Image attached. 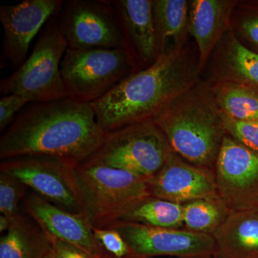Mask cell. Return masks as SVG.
<instances>
[{"label": "cell", "instance_id": "6da1fadb", "mask_svg": "<svg viewBox=\"0 0 258 258\" xmlns=\"http://www.w3.org/2000/svg\"><path fill=\"white\" fill-rule=\"evenodd\" d=\"M105 136L91 103L71 96L33 103L2 134L0 159L47 156L77 165L99 149Z\"/></svg>", "mask_w": 258, "mask_h": 258}, {"label": "cell", "instance_id": "7a4b0ae2", "mask_svg": "<svg viewBox=\"0 0 258 258\" xmlns=\"http://www.w3.org/2000/svg\"><path fill=\"white\" fill-rule=\"evenodd\" d=\"M200 80L198 47L187 42L177 52L161 55L150 67L134 73L92 102L105 133L152 120Z\"/></svg>", "mask_w": 258, "mask_h": 258}, {"label": "cell", "instance_id": "3957f363", "mask_svg": "<svg viewBox=\"0 0 258 258\" xmlns=\"http://www.w3.org/2000/svg\"><path fill=\"white\" fill-rule=\"evenodd\" d=\"M172 152L186 162L213 171L226 132L221 112L201 79L152 120Z\"/></svg>", "mask_w": 258, "mask_h": 258}, {"label": "cell", "instance_id": "277c9868", "mask_svg": "<svg viewBox=\"0 0 258 258\" xmlns=\"http://www.w3.org/2000/svg\"><path fill=\"white\" fill-rule=\"evenodd\" d=\"M83 215L105 228L125 209L151 196L147 181L123 169L87 159L74 167Z\"/></svg>", "mask_w": 258, "mask_h": 258}, {"label": "cell", "instance_id": "5b68a950", "mask_svg": "<svg viewBox=\"0 0 258 258\" xmlns=\"http://www.w3.org/2000/svg\"><path fill=\"white\" fill-rule=\"evenodd\" d=\"M67 42L61 32L58 18L47 24L29 56L11 76L0 81V92L15 94L33 103H45L71 96L60 66Z\"/></svg>", "mask_w": 258, "mask_h": 258}, {"label": "cell", "instance_id": "8992f818", "mask_svg": "<svg viewBox=\"0 0 258 258\" xmlns=\"http://www.w3.org/2000/svg\"><path fill=\"white\" fill-rule=\"evenodd\" d=\"M60 71L71 96L91 103L137 72L138 68L125 48H68Z\"/></svg>", "mask_w": 258, "mask_h": 258}, {"label": "cell", "instance_id": "52a82bcc", "mask_svg": "<svg viewBox=\"0 0 258 258\" xmlns=\"http://www.w3.org/2000/svg\"><path fill=\"white\" fill-rule=\"evenodd\" d=\"M165 135L153 120L106 133L89 159L147 180L161 170L172 153Z\"/></svg>", "mask_w": 258, "mask_h": 258}, {"label": "cell", "instance_id": "ba28073f", "mask_svg": "<svg viewBox=\"0 0 258 258\" xmlns=\"http://www.w3.org/2000/svg\"><path fill=\"white\" fill-rule=\"evenodd\" d=\"M74 164L47 156H23L3 159L0 171L62 210L83 215L74 174Z\"/></svg>", "mask_w": 258, "mask_h": 258}, {"label": "cell", "instance_id": "9c48e42d", "mask_svg": "<svg viewBox=\"0 0 258 258\" xmlns=\"http://www.w3.org/2000/svg\"><path fill=\"white\" fill-rule=\"evenodd\" d=\"M59 27L69 48H125L119 23L108 1L71 0L62 4Z\"/></svg>", "mask_w": 258, "mask_h": 258}, {"label": "cell", "instance_id": "30bf717a", "mask_svg": "<svg viewBox=\"0 0 258 258\" xmlns=\"http://www.w3.org/2000/svg\"><path fill=\"white\" fill-rule=\"evenodd\" d=\"M213 173L219 198L231 212L258 204V153L226 134Z\"/></svg>", "mask_w": 258, "mask_h": 258}, {"label": "cell", "instance_id": "8fae6325", "mask_svg": "<svg viewBox=\"0 0 258 258\" xmlns=\"http://www.w3.org/2000/svg\"><path fill=\"white\" fill-rule=\"evenodd\" d=\"M106 228L118 231L139 258H208L213 257L216 251L213 236L186 229L164 228L129 222H120Z\"/></svg>", "mask_w": 258, "mask_h": 258}, {"label": "cell", "instance_id": "7c38bea8", "mask_svg": "<svg viewBox=\"0 0 258 258\" xmlns=\"http://www.w3.org/2000/svg\"><path fill=\"white\" fill-rule=\"evenodd\" d=\"M62 4L59 0H25L0 7L3 56L13 67L18 69L25 62L32 40L47 20L60 12Z\"/></svg>", "mask_w": 258, "mask_h": 258}, {"label": "cell", "instance_id": "4fadbf2b", "mask_svg": "<svg viewBox=\"0 0 258 258\" xmlns=\"http://www.w3.org/2000/svg\"><path fill=\"white\" fill-rule=\"evenodd\" d=\"M147 183L151 196L179 205L219 197L213 171L192 165L174 152Z\"/></svg>", "mask_w": 258, "mask_h": 258}, {"label": "cell", "instance_id": "5bb4252c", "mask_svg": "<svg viewBox=\"0 0 258 258\" xmlns=\"http://www.w3.org/2000/svg\"><path fill=\"white\" fill-rule=\"evenodd\" d=\"M23 209L52 240L73 244L96 258H106L92 226L83 215L62 210L29 189L23 199Z\"/></svg>", "mask_w": 258, "mask_h": 258}, {"label": "cell", "instance_id": "9a60e30c", "mask_svg": "<svg viewBox=\"0 0 258 258\" xmlns=\"http://www.w3.org/2000/svg\"><path fill=\"white\" fill-rule=\"evenodd\" d=\"M206 84L232 83L258 93V52L239 41L229 29L200 73Z\"/></svg>", "mask_w": 258, "mask_h": 258}, {"label": "cell", "instance_id": "2e32d148", "mask_svg": "<svg viewBox=\"0 0 258 258\" xmlns=\"http://www.w3.org/2000/svg\"><path fill=\"white\" fill-rule=\"evenodd\" d=\"M119 23L125 49L138 71L152 66L159 57L152 0L108 1Z\"/></svg>", "mask_w": 258, "mask_h": 258}, {"label": "cell", "instance_id": "e0dca14e", "mask_svg": "<svg viewBox=\"0 0 258 258\" xmlns=\"http://www.w3.org/2000/svg\"><path fill=\"white\" fill-rule=\"evenodd\" d=\"M237 0L189 1V33L198 47L200 73L212 50L230 28Z\"/></svg>", "mask_w": 258, "mask_h": 258}, {"label": "cell", "instance_id": "ac0fdd59", "mask_svg": "<svg viewBox=\"0 0 258 258\" xmlns=\"http://www.w3.org/2000/svg\"><path fill=\"white\" fill-rule=\"evenodd\" d=\"M212 236L215 258H258V214L231 212Z\"/></svg>", "mask_w": 258, "mask_h": 258}, {"label": "cell", "instance_id": "d6986e66", "mask_svg": "<svg viewBox=\"0 0 258 258\" xmlns=\"http://www.w3.org/2000/svg\"><path fill=\"white\" fill-rule=\"evenodd\" d=\"M152 1L159 55L177 52L187 43L189 1Z\"/></svg>", "mask_w": 258, "mask_h": 258}, {"label": "cell", "instance_id": "ffe728a7", "mask_svg": "<svg viewBox=\"0 0 258 258\" xmlns=\"http://www.w3.org/2000/svg\"><path fill=\"white\" fill-rule=\"evenodd\" d=\"M52 249L50 237L24 210L0 237V258H45Z\"/></svg>", "mask_w": 258, "mask_h": 258}, {"label": "cell", "instance_id": "44dd1931", "mask_svg": "<svg viewBox=\"0 0 258 258\" xmlns=\"http://www.w3.org/2000/svg\"><path fill=\"white\" fill-rule=\"evenodd\" d=\"M182 210V205L148 197L125 209L106 227L120 222H129L156 227L181 229L184 227Z\"/></svg>", "mask_w": 258, "mask_h": 258}, {"label": "cell", "instance_id": "7402d4cb", "mask_svg": "<svg viewBox=\"0 0 258 258\" xmlns=\"http://www.w3.org/2000/svg\"><path fill=\"white\" fill-rule=\"evenodd\" d=\"M220 111L238 120H258V93L232 83L207 84Z\"/></svg>", "mask_w": 258, "mask_h": 258}, {"label": "cell", "instance_id": "603a6c76", "mask_svg": "<svg viewBox=\"0 0 258 258\" xmlns=\"http://www.w3.org/2000/svg\"><path fill=\"white\" fill-rule=\"evenodd\" d=\"M182 207L183 223L186 230L212 235L231 212L219 197L195 200Z\"/></svg>", "mask_w": 258, "mask_h": 258}, {"label": "cell", "instance_id": "cb8c5ba5", "mask_svg": "<svg viewBox=\"0 0 258 258\" xmlns=\"http://www.w3.org/2000/svg\"><path fill=\"white\" fill-rule=\"evenodd\" d=\"M230 29L244 45L247 43L258 52V8L238 1L231 18Z\"/></svg>", "mask_w": 258, "mask_h": 258}, {"label": "cell", "instance_id": "d4e9b609", "mask_svg": "<svg viewBox=\"0 0 258 258\" xmlns=\"http://www.w3.org/2000/svg\"><path fill=\"white\" fill-rule=\"evenodd\" d=\"M28 188L14 176L0 171V212L11 220L23 211V199Z\"/></svg>", "mask_w": 258, "mask_h": 258}, {"label": "cell", "instance_id": "484cf974", "mask_svg": "<svg viewBox=\"0 0 258 258\" xmlns=\"http://www.w3.org/2000/svg\"><path fill=\"white\" fill-rule=\"evenodd\" d=\"M221 115L226 134L244 147L258 153V120H235L222 112Z\"/></svg>", "mask_w": 258, "mask_h": 258}, {"label": "cell", "instance_id": "4316f807", "mask_svg": "<svg viewBox=\"0 0 258 258\" xmlns=\"http://www.w3.org/2000/svg\"><path fill=\"white\" fill-rule=\"evenodd\" d=\"M92 229L106 258H139L115 229L93 227Z\"/></svg>", "mask_w": 258, "mask_h": 258}, {"label": "cell", "instance_id": "83f0119b", "mask_svg": "<svg viewBox=\"0 0 258 258\" xmlns=\"http://www.w3.org/2000/svg\"><path fill=\"white\" fill-rule=\"evenodd\" d=\"M30 103L28 98L12 93L5 95L0 99V131L4 132L14 121L17 113Z\"/></svg>", "mask_w": 258, "mask_h": 258}, {"label": "cell", "instance_id": "f1b7e54d", "mask_svg": "<svg viewBox=\"0 0 258 258\" xmlns=\"http://www.w3.org/2000/svg\"><path fill=\"white\" fill-rule=\"evenodd\" d=\"M52 243L53 258H96L83 249L63 241L52 240Z\"/></svg>", "mask_w": 258, "mask_h": 258}, {"label": "cell", "instance_id": "f546056e", "mask_svg": "<svg viewBox=\"0 0 258 258\" xmlns=\"http://www.w3.org/2000/svg\"><path fill=\"white\" fill-rule=\"evenodd\" d=\"M12 220H13L10 219L9 217L0 215V232H1V235H3L9 230Z\"/></svg>", "mask_w": 258, "mask_h": 258}, {"label": "cell", "instance_id": "4dcf8cb0", "mask_svg": "<svg viewBox=\"0 0 258 258\" xmlns=\"http://www.w3.org/2000/svg\"><path fill=\"white\" fill-rule=\"evenodd\" d=\"M45 258H53V254H52V251H51V252H50V253L47 254V257Z\"/></svg>", "mask_w": 258, "mask_h": 258}, {"label": "cell", "instance_id": "1f68e13d", "mask_svg": "<svg viewBox=\"0 0 258 258\" xmlns=\"http://www.w3.org/2000/svg\"><path fill=\"white\" fill-rule=\"evenodd\" d=\"M211 257H208V258H211Z\"/></svg>", "mask_w": 258, "mask_h": 258}, {"label": "cell", "instance_id": "d6a6232c", "mask_svg": "<svg viewBox=\"0 0 258 258\" xmlns=\"http://www.w3.org/2000/svg\"><path fill=\"white\" fill-rule=\"evenodd\" d=\"M211 258H215V257H211Z\"/></svg>", "mask_w": 258, "mask_h": 258}]
</instances>
